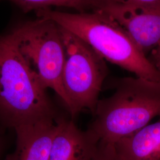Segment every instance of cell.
I'll list each match as a JSON object with an SVG mask.
<instances>
[{
	"label": "cell",
	"instance_id": "1",
	"mask_svg": "<svg viewBox=\"0 0 160 160\" xmlns=\"http://www.w3.org/2000/svg\"><path fill=\"white\" fill-rule=\"evenodd\" d=\"M39 18L51 20L84 41L106 61L137 77L160 82V72L119 23L100 10L77 13L36 11Z\"/></svg>",
	"mask_w": 160,
	"mask_h": 160
},
{
	"label": "cell",
	"instance_id": "2",
	"mask_svg": "<svg viewBox=\"0 0 160 160\" xmlns=\"http://www.w3.org/2000/svg\"><path fill=\"white\" fill-rule=\"evenodd\" d=\"M114 92L99 100L88 129L100 142L113 145L160 115V82L124 77L113 82Z\"/></svg>",
	"mask_w": 160,
	"mask_h": 160
},
{
	"label": "cell",
	"instance_id": "3",
	"mask_svg": "<svg viewBox=\"0 0 160 160\" xmlns=\"http://www.w3.org/2000/svg\"><path fill=\"white\" fill-rule=\"evenodd\" d=\"M57 117L46 88L24 61L10 34L0 37V124L14 129Z\"/></svg>",
	"mask_w": 160,
	"mask_h": 160
},
{
	"label": "cell",
	"instance_id": "4",
	"mask_svg": "<svg viewBox=\"0 0 160 160\" xmlns=\"http://www.w3.org/2000/svg\"><path fill=\"white\" fill-rule=\"evenodd\" d=\"M9 34L42 85L55 92L68 108L62 84L65 50L59 26L51 20L39 18L19 25Z\"/></svg>",
	"mask_w": 160,
	"mask_h": 160
},
{
	"label": "cell",
	"instance_id": "5",
	"mask_svg": "<svg viewBox=\"0 0 160 160\" xmlns=\"http://www.w3.org/2000/svg\"><path fill=\"white\" fill-rule=\"evenodd\" d=\"M60 30L65 50L62 84L68 99L67 109L72 118L84 110L94 114L109 72L106 60L77 36L61 27Z\"/></svg>",
	"mask_w": 160,
	"mask_h": 160
},
{
	"label": "cell",
	"instance_id": "6",
	"mask_svg": "<svg viewBox=\"0 0 160 160\" xmlns=\"http://www.w3.org/2000/svg\"><path fill=\"white\" fill-rule=\"evenodd\" d=\"M92 10L114 18L146 55L160 45V0H96Z\"/></svg>",
	"mask_w": 160,
	"mask_h": 160
},
{
	"label": "cell",
	"instance_id": "7",
	"mask_svg": "<svg viewBox=\"0 0 160 160\" xmlns=\"http://www.w3.org/2000/svg\"><path fill=\"white\" fill-rule=\"evenodd\" d=\"M100 144L90 129L82 131L73 120L58 117L49 160H94Z\"/></svg>",
	"mask_w": 160,
	"mask_h": 160
},
{
	"label": "cell",
	"instance_id": "8",
	"mask_svg": "<svg viewBox=\"0 0 160 160\" xmlns=\"http://www.w3.org/2000/svg\"><path fill=\"white\" fill-rule=\"evenodd\" d=\"M57 118H48L14 128L15 151L6 160H49Z\"/></svg>",
	"mask_w": 160,
	"mask_h": 160
},
{
	"label": "cell",
	"instance_id": "9",
	"mask_svg": "<svg viewBox=\"0 0 160 160\" xmlns=\"http://www.w3.org/2000/svg\"><path fill=\"white\" fill-rule=\"evenodd\" d=\"M120 160H160L159 119L113 145Z\"/></svg>",
	"mask_w": 160,
	"mask_h": 160
},
{
	"label": "cell",
	"instance_id": "10",
	"mask_svg": "<svg viewBox=\"0 0 160 160\" xmlns=\"http://www.w3.org/2000/svg\"><path fill=\"white\" fill-rule=\"evenodd\" d=\"M12 2L24 13L51 9L53 6L74 8L79 12H83L92 11L96 0H14Z\"/></svg>",
	"mask_w": 160,
	"mask_h": 160
},
{
	"label": "cell",
	"instance_id": "11",
	"mask_svg": "<svg viewBox=\"0 0 160 160\" xmlns=\"http://www.w3.org/2000/svg\"><path fill=\"white\" fill-rule=\"evenodd\" d=\"M94 160H120L117 156L113 145L100 142V147Z\"/></svg>",
	"mask_w": 160,
	"mask_h": 160
},
{
	"label": "cell",
	"instance_id": "12",
	"mask_svg": "<svg viewBox=\"0 0 160 160\" xmlns=\"http://www.w3.org/2000/svg\"><path fill=\"white\" fill-rule=\"evenodd\" d=\"M149 60L160 72V45L151 52Z\"/></svg>",
	"mask_w": 160,
	"mask_h": 160
},
{
	"label": "cell",
	"instance_id": "13",
	"mask_svg": "<svg viewBox=\"0 0 160 160\" xmlns=\"http://www.w3.org/2000/svg\"><path fill=\"white\" fill-rule=\"evenodd\" d=\"M3 146H4V145H3V141L0 138V154H1V151L2 149V148H3Z\"/></svg>",
	"mask_w": 160,
	"mask_h": 160
}]
</instances>
